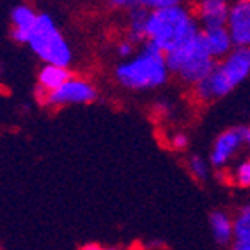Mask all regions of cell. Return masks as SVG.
<instances>
[{"mask_svg": "<svg viewBox=\"0 0 250 250\" xmlns=\"http://www.w3.org/2000/svg\"><path fill=\"white\" fill-rule=\"evenodd\" d=\"M200 35L198 21L183 5L151 11L146 24V42L162 54H170Z\"/></svg>", "mask_w": 250, "mask_h": 250, "instance_id": "cell-1", "label": "cell"}, {"mask_svg": "<svg viewBox=\"0 0 250 250\" xmlns=\"http://www.w3.org/2000/svg\"><path fill=\"white\" fill-rule=\"evenodd\" d=\"M165 54L145 42V47L129 61L120 62L115 70V78L122 87L130 90H149L164 85L168 80Z\"/></svg>", "mask_w": 250, "mask_h": 250, "instance_id": "cell-2", "label": "cell"}, {"mask_svg": "<svg viewBox=\"0 0 250 250\" xmlns=\"http://www.w3.org/2000/svg\"><path fill=\"white\" fill-rule=\"evenodd\" d=\"M28 45L42 61L54 66L68 68L73 61V52L61 35L51 16L42 12L37 18L35 26L31 28Z\"/></svg>", "mask_w": 250, "mask_h": 250, "instance_id": "cell-3", "label": "cell"}, {"mask_svg": "<svg viewBox=\"0 0 250 250\" xmlns=\"http://www.w3.org/2000/svg\"><path fill=\"white\" fill-rule=\"evenodd\" d=\"M165 61L170 73L181 78L184 83H191V85H196L205 77H208L217 64L203 43L202 31L193 42L165 56Z\"/></svg>", "mask_w": 250, "mask_h": 250, "instance_id": "cell-4", "label": "cell"}, {"mask_svg": "<svg viewBox=\"0 0 250 250\" xmlns=\"http://www.w3.org/2000/svg\"><path fill=\"white\" fill-rule=\"evenodd\" d=\"M214 70L228 89L233 90L250 75V47H233V51L217 62Z\"/></svg>", "mask_w": 250, "mask_h": 250, "instance_id": "cell-5", "label": "cell"}, {"mask_svg": "<svg viewBox=\"0 0 250 250\" xmlns=\"http://www.w3.org/2000/svg\"><path fill=\"white\" fill-rule=\"evenodd\" d=\"M98 98V90L87 80L71 77L58 90L47 96V104L51 106H66V104H82L90 103Z\"/></svg>", "mask_w": 250, "mask_h": 250, "instance_id": "cell-6", "label": "cell"}, {"mask_svg": "<svg viewBox=\"0 0 250 250\" xmlns=\"http://www.w3.org/2000/svg\"><path fill=\"white\" fill-rule=\"evenodd\" d=\"M247 127H231L221 132L212 146L210 164L215 168H221L229 162V158L238 151L240 146L245 143Z\"/></svg>", "mask_w": 250, "mask_h": 250, "instance_id": "cell-7", "label": "cell"}, {"mask_svg": "<svg viewBox=\"0 0 250 250\" xmlns=\"http://www.w3.org/2000/svg\"><path fill=\"white\" fill-rule=\"evenodd\" d=\"M226 28L234 47H250V0H238L229 7Z\"/></svg>", "mask_w": 250, "mask_h": 250, "instance_id": "cell-8", "label": "cell"}, {"mask_svg": "<svg viewBox=\"0 0 250 250\" xmlns=\"http://www.w3.org/2000/svg\"><path fill=\"white\" fill-rule=\"evenodd\" d=\"M228 16H229L228 0H200L198 18L203 30L226 26Z\"/></svg>", "mask_w": 250, "mask_h": 250, "instance_id": "cell-9", "label": "cell"}, {"mask_svg": "<svg viewBox=\"0 0 250 250\" xmlns=\"http://www.w3.org/2000/svg\"><path fill=\"white\" fill-rule=\"evenodd\" d=\"M202 39L205 47H207L208 54L214 59H224L234 47L226 26L202 30Z\"/></svg>", "mask_w": 250, "mask_h": 250, "instance_id": "cell-10", "label": "cell"}, {"mask_svg": "<svg viewBox=\"0 0 250 250\" xmlns=\"http://www.w3.org/2000/svg\"><path fill=\"white\" fill-rule=\"evenodd\" d=\"M208 221H210L212 234H214V240L217 242V245L224 247L234 238L233 219L224 210H214L208 215Z\"/></svg>", "mask_w": 250, "mask_h": 250, "instance_id": "cell-11", "label": "cell"}, {"mask_svg": "<svg viewBox=\"0 0 250 250\" xmlns=\"http://www.w3.org/2000/svg\"><path fill=\"white\" fill-rule=\"evenodd\" d=\"M71 78V73L68 68L54 66V64H45L39 73V87H42L47 94L54 92L64 82Z\"/></svg>", "mask_w": 250, "mask_h": 250, "instance_id": "cell-12", "label": "cell"}, {"mask_svg": "<svg viewBox=\"0 0 250 250\" xmlns=\"http://www.w3.org/2000/svg\"><path fill=\"white\" fill-rule=\"evenodd\" d=\"M148 16L149 11H146L145 7H137L130 9L129 12V40L130 42H141L145 40L146 42V24H148Z\"/></svg>", "mask_w": 250, "mask_h": 250, "instance_id": "cell-13", "label": "cell"}, {"mask_svg": "<svg viewBox=\"0 0 250 250\" xmlns=\"http://www.w3.org/2000/svg\"><path fill=\"white\" fill-rule=\"evenodd\" d=\"M37 18H39V14L28 5H16L11 12V21L16 30L31 31V28L37 23Z\"/></svg>", "mask_w": 250, "mask_h": 250, "instance_id": "cell-14", "label": "cell"}, {"mask_svg": "<svg viewBox=\"0 0 250 250\" xmlns=\"http://www.w3.org/2000/svg\"><path fill=\"white\" fill-rule=\"evenodd\" d=\"M233 231L236 242L250 243V205H243L236 212V217L233 221Z\"/></svg>", "mask_w": 250, "mask_h": 250, "instance_id": "cell-15", "label": "cell"}, {"mask_svg": "<svg viewBox=\"0 0 250 250\" xmlns=\"http://www.w3.org/2000/svg\"><path fill=\"white\" fill-rule=\"evenodd\" d=\"M188 167H189V172H191V176L195 177L196 181H205V179H207L208 165L200 155L189 156V160H188Z\"/></svg>", "mask_w": 250, "mask_h": 250, "instance_id": "cell-16", "label": "cell"}, {"mask_svg": "<svg viewBox=\"0 0 250 250\" xmlns=\"http://www.w3.org/2000/svg\"><path fill=\"white\" fill-rule=\"evenodd\" d=\"M234 184L238 188H250V156L240 162L234 170Z\"/></svg>", "mask_w": 250, "mask_h": 250, "instance_id": "cell-17", "label": "cell"}, {"mask_svg": "<svg viewBox=\"0 0 250 250\" xmlns=\"http://www.w3.org/2000/svg\"><path fill=\"white\" fill-rule=\"evenodd\" d=\"M139 5L151 12V11H162V9L181 5V0H139Z\"/></svg>", "mask_w": 250, "mask_h": 250, "instance_id": "cell-18", "label": "cell"}, {"mask_svg": "<svg viewBox=\"0 0 250 250\" xmlns=\"http://www.w3.org/2000/svg\"><path fill=\"white\" fill-rule=\"evenodd\" d=\"M188 145H189V139H188L186 134H183V132L174 134V137H172V146H174V149L183 151V149L188 148Z\"/></svg>", "mask_w": 250, "mask_h": 250, "instance_id": "cell-19", "label": "cell"}, {"mask_svg": "<svg viewBox=\"0 0 250 250\" xmlns=\"http://www.w3.org/2000/svg\"><path fill=\"white\" fill-rule=\"evenodd\" d=\"M118 56H122V58H130V56L134 54V43L130 42V40H124V42L118 43Z\"/></svg>", "mask_w": 250, "mask_h": 250, "instance_id": "cell-20", "label": "cell"}, {"mask_svg": "<svg viewBox=\"0 0 250 250\" xmlns=\"http://www.w3.org/2000/svg\"><path fill=\"white\" fill-rule=\"evenodd\" d=\"M109 4L118 9H134L139 5V0H109Z\"/></svg>", "mask_w": 250, "mask_h": 250, "instance_id": "cell-21", "label": "cell"}, {"mask_svg": "<svg viewBox=\"0 0 250 250\" xmlns=\"http://www.w3.org/2000/svg\"><path fill=\"white\" fill-rule=\"evenodd\" d=\"M231 250H250V243H247V242H236V240H234L233 245H231Z\"/></svg>", "mask_w": 250, "mask_h": 250, "instance_id": "cell-22", "label": "cell"}, {"mask_svg": "<svg viewBox=\"0 0 250 250\" xmlns=\"http://www.w3.org/2000/svg\"><path fill=\"white\" fill-rule=\"evenodd\" d=\"M78 250H106L103 245H99V243H85V245H82Z\"/></svg>", "mask_w": 250, "mask_h": 250, "instance_id": "cell-23", "label": "cell"}, {"mask_svg": "<svg viewBox=\"0 0 250 250\" xmlns=\"http://www.w3.org/2000/svg\"><path fill=\"white\" fill-rule=\"evenodd\" d=\"M245 143L249 145L250 148V127H247V132H245Z\"/></svg>", "mask_w": 250, "mask_h": 250, "instance_id": "cell-24", "label": "cell"}, {"mask_svg": "<svg viewBox=\"0 0 250 250\" xmlns=\"http://www.w3.org/2000/svg\"><path fill=\"white\" fill-rule=\"evenodd\" d=\"M106 250H120V249H117V247H109V249H106Z\"/></svg>", "mask_w": 250, "mask_h": 250, "instance_id": "cell-25", "label": "cell"}]
</instances>
